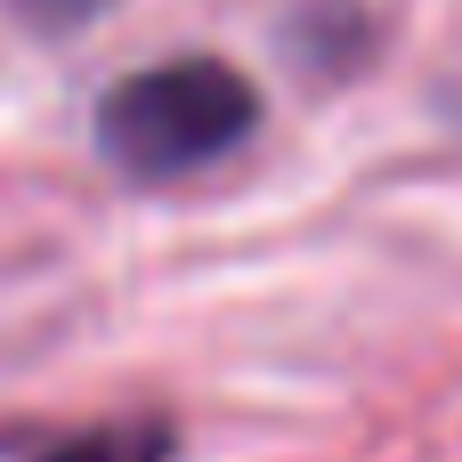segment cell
Segmentation results:
<instances>
[{
  "mask_svg": "<svg viewBox=\"0 0 462 462\" xmlns=\"http://www.w3.org/2000/svg\"><path fill=\"white\" fill-rule=\"evenodd\" d=\"M260 122V89L227 57H171L146 73H122L97 97V146L130 179H187L244 146Z\"/></svg>",
  "mask_w": 462,
  "mask_h": 462,
  "instance_id": "6da1fadb",
  "label": "cell"
},
{
  "mask_svg": "<svg viewBox=\"0 0 462 462\" xmlns=\"http://www.w3.org/2000/svg\"><path fill=\"white\" fill-rule=\"evenodd\" d=\"M41 462H171V430L162 422H106V430H81V439L49 447Z\"/></svg>",
  "mask_w": 462,
  "mask_h": 462,
  "instance_id": "7a4b0ae2",
  "label": "cell"
},
{
  "mask_svg": "<svg viewBox=\"0 0 462 462\" xmlns=\"http://www.w3.org/2000/svg\"><path fill=\"white\" fill-rule=\"evenodd\" d=\"M32 24H49V32H65V24H89L97 8H114V0H16Z\"/></svg>",
  "mask_w": 462,
  "mask_h": 462,
  "instance_id": "3957f363",
  "label": "cell"
}]
</instances>
